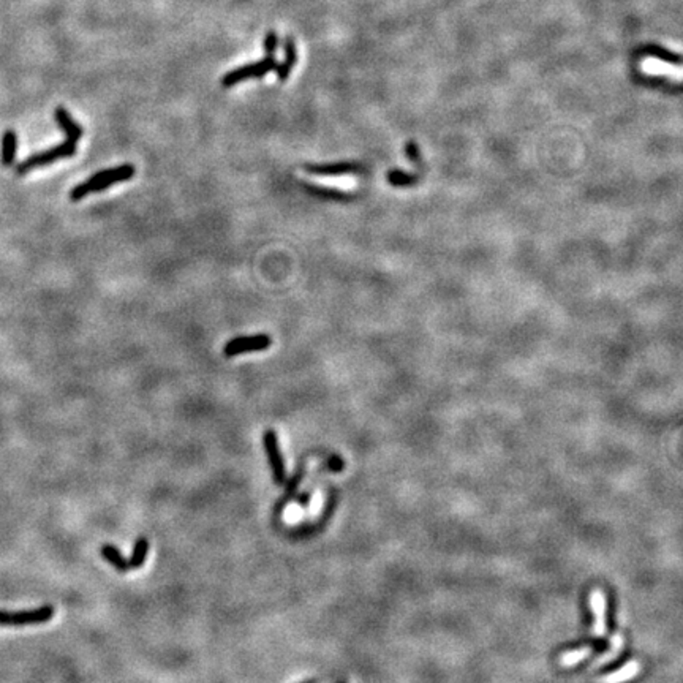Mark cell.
<instances>
[{
  "instance_id": "1",
  "label": "cell",
  "mask_w": 683,
  "mask_h": 683,
  "mask_svg": "<svg viewBox=\"0 0 683 683\" xmlns=\"http://www.w3.org/2000/svg\"><path fill=\"white\" fill-rule=\"evenodd\" d=\"M135 173L136 168L131 163H124L121 166L109 168V170H102L95 173L92 178L84 181L82 184L76 185L72 190V193H70V198H72V201H80L90 193L103 192V190H107L108 187L119 184V182L130 181L133 176H135Z\"/></svg>"
},
{
  "instance_id": "2",
  "label": "cell",
  "mask_w": 683,
  "mask_h": 683,
  "mask_svg": "<svg viewBox=\"0 0 683 683\" xmlns=\"http://www.w3.org/2000/svg\"><path fill=\"white\" fill-rule=\"evenodd\" d=\"M75 154H76V143L67 139L65 143L55 146V147H53V149L33 154V156H31L29 158L21 161L19 165H16V173L18 174H26V173L35 170V168H41V166H46L49 163H53V161H55V160L73 157Z\"/></svg>"
},
{
  "instance_id": "3",
  "label": "cell",
  "mask_w": 683,
  "mask_h": 683,
  "mask_svg": "<svg viewBox=\"0 0 683 683\" xmlns=\"http://www.w3.org/2000/svg\"><path fill=\"white\" fill-rule=\"evenodd\" d=\"M277 65V60L274 55H264V59L258 60L255 63H249V65L239 67L233 72H228L222 78V86L223 87H231L236 86L239 82H244L247 80H259L263 78L264 75L272 72Z\"/></svg>"
},
{
  "instance_id": "4",
  "label": "cell",
  "mask_w": 683,
  "mask_h": 683,
  "mask_svg": "<svg viewBox=\"0 0 683 683\" xmlns=\"http://www.w3.org/2000/svg\"><path fill=\"white\" fill-rule=\"evenodd\" d=\"M55 614V609L51 604H45L41 608L32 611L6 612L0 611V626H27V625H41L51 620Z\"/></svg>"
},
{
  "instance_id": "5",
  "label": "cell",
  "mask_w": 683,
  "mask_h": 683,
  "mask_svg": "<svg viewBox=\"0 0 683 683\" xmlns=\"http://www.w3.org/2000/svg\"><path fill=\"white\" fill-rule=\"evenodd\" d=\"M272 339L267 334H255V335H242L231 339L223 348V355L227 357H235L250 351H263L271 347Z\"/></svg>"
},
{
  "instance_id": "6",
  "label": "cell",
  "mask_w": 683,
  "mask_h": 683,
  "mask_svg": "<svg viewBox=\"0 0 683 683\" xmlns=\"http://www.w3.org/2000/svg\"><path fill=\"white\" fill-rule=\"evenodd\" d=\"M263 443H264L267 459H269L274 483H276L277 485L284 484L286 481V470H285L284 456H281L280 445H279V436H277L276 431H272V429H267V431L263 434Z\"/></svg>"
},
{
  "instance_id": "7",
  "label": "cell",
  "mask_w": 683,
  "mask_h": 683,
  "mask_svg": "<svg viewBox=\"0 0 683 683\" xmlns=\"http://www.w3.org/2000/svg\"><path fill=\"white\" fill-rule=\"evenodd\" d=\"M590 608L593 612V626H591V636L603 638L608 631V622H606V596L601 588H593L590 593Z\"/></svg>"
},
{
  "instance_id": "8",
  "label": "cell",
  "mask_w": 683,
  "mask_h": 683,
  "mask_svg": "<svg viewBox=\"0 0 683 683\" xmlns=\"http://www.w3.org/2000/svg\"><path fill=\"white\" fill-rule=\"evenodd\" d=\"M284 53H285L284 62L277 63L276 68H274V72H276V75H277V80L281 81V82L290 78L291 70L294 68L296 62H298V48H296V43H294V38H293V37H286V38H285Z\"/></svg>"
},
{
  "instance_id": "9",
  "label": "cell",
  "mask_w": 683,
  "mask_h": 683,
  "mask_svg": "<svg viewBox=\"0 0 683 683\" xmlns=\"http://www.w3.org/2000/svg\"><path fill=\"white\" fill-rule=\"evenodd\" d=\"M54 117H55V122H58V125L60 127V130L67 135V139L73 141V143H78L82 136V127L78 122L73 121L72 116H70V112L65 108H58L54 112Z\"/></svg>"
},
{
  "instance_id": "10",
  "label": "cell",
  "mask_w": 683,
  "mask_h": 683,
  "mask_svg": "<svg viewBox=\"0 0 683 683\" xmlns=\"http://www.w3.org/2000/svg\"><path fill=\"white\" fill-rule=\"evenodd\" d=\"M640 671V663L639 661H630L623 667L617 669V671L611 672L608 675H601L598 679V683H625L628 680H633L636 677Z\"/></svg>"
},
{
  "instance_id": "11",
  "label": "cell",
  "mask_w": 683,
  "mask_h": 683,
  "mask_svg": "<svg viewBox=\"0 0 683 683\" xmlns=\"http://www.w3.org/2000/svg\"><path fill=\"white\" fill-rule=\"evenodd\" d=\"M18 151V135L15 130H6L2 136V151H0V161L4 166H13L16 161Z\"/></svg>"
},
{
  "instance_id": "12",
  "label": "cell",
  "mask_w": 683,
  "mask_h": 683,
  "mask_svg": "<svg viewBox=\"0 0 683 683\" xmlns=\"http://www.w3.org/2000/svg\"><path fill=\"white\" fill-rule=\"evenodd\" d=\"M306 170L316 176H342L357 171L353 163H333V165H307Z\"/></svg>"
},
{
  "instance_id": "13",
  "label": "cell",
  "mask_w": 683,
  "mask_h": 683,
  "mask_svg": "<svg viewBox=\"0 0 683 683\" xmlns=\"http://www.w3.org/2000/svg\"><path fill=\"white\" fill-rule=\"evenodd\" d=\"M639 54L647 55V58H653V59L667 62V63H671V65H675V67H679L682 63V59H680L679 54L669 51L667 48H663L660 45H647V46L640 49Z\"/></svg>"
},
{
  "instance_id": "14",
  "label": "cell",
  "mask_w": 683,
  "mask_h": 683,
  "mask_svg": "<svg viewBox=\"0 0 683 683\" xmlns=\"http://www.w3.org/2000/svg\"><path fill=\"white\" fill-rule=\"evenodd\" d=\"M100 552L103 555V559L107 560L109 565L114 566V569H117L119 573H127V571H130V563L129 560H127L122 552L119 551L117 547H114L112 544H104L102 546L100 549Z\"/></svg>"
},
{
  "instance_id": "15",
  "label": "cell",
  "mask_w": 683,
  "mask_h": 683,
  "mask_svg": "<svg viewBox=\"0 0 683 683\" xmlns=\"http://www.w3.org/2000/svg\"><path fill=\"white\" fill-rule=\"evenodd\" d=\"M623 644H625L623 636L620 635V633H615V635L611 638V645H612L611 650L603 653L600 658H598L596 661H593V665H591V669H598V667H601V666H606V665L612 663V661H614V660L618 657V655L622 653Z\"/></svg>"
},
{
  "instance_id": "16",
  "label": "cell",
  "mask_w": 683,
  "mask_h": 683,
  "mask_svg": "<svg viewBox=\"0 0 683 683\" xmlns=\"http://www.w3.org/2000/svg\"><path fill=\"white\" fill-rule=\"evenodd\" d=\"M591 647H582V649L569 650L560 655V666L563 667H573L576 665L582 663L583 660H587L591 655Z\"/></svg>"
},
{
  "instance_id": "17",
  "label": "cell",
  "mask_w": 683,
  "mask_h": 683,
  "mask_svg": "<svg viewBox=\"0 0 683 683\" xmlns=\"http://www.w3.org/2000/svg\"><path fill=\"white\" fill-rule=\"evenodd\" d=\"M147 552H149V541H147L146 538H138L136 543H135V547H133L131 557L129 560L130 569H136V568L143 566L144 561H146V557H147Z\"/></svg>"
},
{
  "instance_id": "18",
  "label": "cell",
  "mask_w": 683,
  "mask_h": 683,
  "mask_svg": "<svg viewBox=\"0 0 683 683\" xmlns=\"http://www.w3.org/2000/svg\"><path fill=\"white\" fill-rule=\"evenodd\" d=\"M306 192L313 196H320V198H348L350 196L347 192H343V190H339V188L312 185V184H306Z\"/></svg>"
},
{
  "instance_id": "19",
  "label": "cell",
  "mask_w": 683,
  "mask_h": 683,
  "mask_svg": "<svg viewBox=\"0 0 683 683\" xmlns=\"http://www.w3.org/2000/svg\"><path fill=\"white\" fill-rule=\"evenodd\" d=\"M279 43H280V40H279V35H277V32H276V31H269V32H266V35H264V40H263V49H264V54H266V55H274V53L277 51Z\"/></svg>"
},
{
  "instance_id": "20",
  "label": "cell",
  "mask_w": 683,
  "mask_h": 683,
  "mask_svg": "<svg viewBox=\"0 0 683 683\" xmlns=\"http://www.w3.org/2000/svg\"><path fill=\"white\" fill-rule=\"evenodd\" d=\"M302 683H318V680H307V682H302Z\"/></svg>"
},
{
  "instance_id": "21",
  "label": "cell",
  "mask_w": 683,
  "mask_h": 683,
  "mask_svg": "<svg viewBox=\"0 0 683 683\" xmlns=\"http://www.w3.org/2000/svg\"><path fill=\"white\" fill-rule=\"evenodd\" d=\"M339 683H345V682H339Z\"/></svg>"
}]
</instances>
